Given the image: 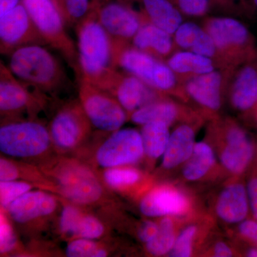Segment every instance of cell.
Returning a JSON list of instances; mask_svg holds the SVG:
<instances>
[{"label":"cell","mask_w":257,"mask_h":257,"mask_svg":"<svg viewBox=\"0 0 257 257\" xmlns=\"http://www.w3.org/2000/svg\"><path fill=\"white\" fill-rule=\"evenodd\" d=\"M79 80L99 87L115 69L112 39L98 20L95 11L76 25Z\"/></svg>","instance_id":"obj_1"},{"label":"cell","mask_w":257,"mask_h":257,"mask_svg":"<svg viewBox=\"0 0 257 257\" xmlns=\"http://www.w3.org/2000/svg\"><path fill=\"white\" fill-rule=\"evenodd\" d=\"M209 121L206 140L214 147L225 177H244L257 157L253 139L232 118L219 116Z\"/></svg>","instance_id":"obj_2"},{"label":"cell","mask_w":257,"mask_h":257,"mask_svg":"<svg viewBox=\"0 0 257 257\" xmlns=\"http://www.w3.org/2000/svg\"><path fill=\"white\" fill-rule=\"evenodd\" d=\"M8 56V67L15 77L42 94L56 92L67 82L63 66L43 45H26Z\"/></svg>","instance_id":"obj_3"},{"label":"cell","mask_w":257,"mask_h":257,"mask_svg":"<svg viewBox=\"0 0 257 257\" xmlns=\"http://www.w3.org/2000/svg\"><path fill=\"white\" fill-rule=\"evenodd\" d=\"M114 63L157 92L184 102L183 85L165 61L142 52L131 44L115 42Z\"/></svg>","instance_id":"obj_4"},{"label":"cell","mask_w":257,"mask_h":257,"mask_svg":"<svg viewBox=\"0 0 257 257\" xmlns=\"http://www.w3.org/2000/svg\"><path fill=\"white\" fill-rule=\"evenodd\" d=\"M140 197L139 209L146 217L194 218L207 212L195 193L178 180L152 184Z\"/></svg>","instance_id":"obj_5"},{"label":"cell","mask_w":257,"mask_h":257,"mask_svg":"<svg viewBox=\"0 0 257 257\" xmlns=\"http://www.w3.org/2000/svg\"><path fill=\"white\" fill-rule=\"evenodd\" d=\"M202 27L211 37L228 68L235 69L257 58L254 37L238 20L209 18Z\"/></svg>","instance_id":"obj_6"},{"label":"cell","mask_w":257,"mask_h":257,"mask_svg":"<svg viewBox=\"0 0 257 257\" xmlns=\"http://www.w3.org/2000/svg\"><path fill=\"white\" fill-rule=\"evenodd\" d=\"M47 45L60 52L77 73L78 53L66 31V23L54 0H22Z\"/></svg>","instance_id":"obj_7"},{"label":"cell","mask_w":257,"mask_h":257,"mask_svg":"<svg viewBox=\"0 0 257 257\" xmlns=\"http://www.w3.org/2000/svg\"><path fill=\"white\" fill-rule=\"evenodd\" d=\"M235 69H216L184 82L185 104L194 108L207 121L220 116L228 84Z\"/></svg>","instance_id":"obj_8"},{"label":"cell","mask_w":257,"mask_h":257,"mask_svg":"<svg viewBox=\"0 0 257 257\" xmlns=\"http://www.w3.org/2000/svg\"><path fill=\"white\" fill-rule=\"evenodd\" d=\"M49 174L55 180L57 191L71 202L94 204L102 196V187L94 172L77 161H60L51 167Z\"/></svg>","instance_id":"obj_9"},{"label":"cell","mask_w":257,"mask_h":257,"mask_svg":"<svg viewBox=\"0 0 257 257\" xmlns=\"http://www.w3.org/2000/svg\"><path fill=\"white\" fill-rule=\"evenodd\" d=\"M50 131L35 121H13L0 128V150L7 156L34 158L42 156L50 148Z\"/></svg>","instance_id":"obj_10"},{"label":"cell","mask_w":257,"mask_h":257,"mask_svg":"<svg viewBox=\"0 0 257 257\" xmlns=\"http://www.w3.org/2000/svg\"><path fill=\"white\" fill-rule=\"evenodd\" d=\"M79 101L91 124L101 131L114 133L126 122L127 112L109 92L79 80Z\"/></svg>","instance_id":"obj_11"},{"label":"cell","mask_w":257,"mask_h":257,"mask_svg":"<svg viewBox=\"0 0 257 257\" xmlns=\"http://www.w3.org/2000/svg\"><path fill=\"white\" fill-rule=\"evenodd\" d=\"M145 157L141 133L134 128L114 132L98 149L96 160L103 168L135 165Z\"/></svg>","instance_id":"obj_12"},{"label":"cell","mask_w":257,"mask_h":257,"mask_svg":"<svg viewBox=\"0 0 257 257\" xmlns=\"http://www.w3.org/2000/svg\"><path fill=\"white\" fill-rule=\"evenodd\" d=\"M210 214L215 220L229 226L248 219L251 213L244 177L226 178L213 198Z\"/></svg>","instance_id":"obj_13"},{"label":"cell","mask_w":257,"mask_h":257,"mask_svg":"<svg viewBox=\"0 0 257 257\" xmlns=\"http://www.w3.org/2000/svg\"><path fill=\"white\" fill-rule=\"evenodd\" d=\"M47 45L23 3L0 18V52L9 55L20 47Z\"/></svg>","instance_id":"obj_14"},{"label":"cell","mask_w":257,"mask_h":257,"mask_svg":"<svg viewBox=\"0 0 257 257\" xmlns=\"http://www.w3.org/2000/svg\"><path fill=\"white\" fill-rule=\"evenodd\" d=\"M99 88L114 96L128 116L139 108L165 95L149 87L141 79L115 69Z\"/></svg>","instance_id":"obj_15"},{"label":"cell","mask_w":257,"mask_h":257,"mask_svg":"<svg viewBox=\"0 0 257 257\" xmlns=\"http://www.w3.org/2000/svg\"><path fill=\"white\" fill-rule=\"evenodd\" d=\"M91 124L80 101H72L54 116L50 124L51 138L61 150H72L89 135Z\"/></svg>","instance_id":"obj_16"},{"label":"cell","mask_w":257,"mask_h":257,"mask_svg":"<svg viewBox=\"0 0 257 257\" xmlns=\"http://www.w3.org/2000/svg\"><path fill=\"white\" fill-rule=\"evenodd\" d=\"M44 94L33 92L13 74L1 60L0 62V111L2 116L11 117L23 111L40 107L43 104Z\"/></svg>","instance_id":"obj_17"},{"label":"cell","mask_w":257,"mask_h":257,"mask_svg":"<svg viewBox=\"0 0 257 257\" xmlns=\"http://www.w3.org/2000/svg\"><path fill=\"white\" fill-rule=\"evenodd\" d=\"M207 121L199 116L176 125L162 156L160 172L162 175L176 174L192 155L196 145V135Z\"/></svg>","instance_id":"obj_18"},{"label":"cell","mask_w":257,"mask_h":257,"mask_svg":"<svg viewBox=\"0 0 257 257\" xmlns=\"http://www.w3.org/2000/svg\"><path fill=\"white\" fill-rule=\"evenodd\" d=\"M199 116H202L192 106L172 96L163 95L139 108L128 118L142 126L152 121H162L171 127Z\"/></svg>","instance_id":"obj_19"},{"label":"cell","mask_w":257,"mask_h":257,"mask_svg":"<svg viewBox=\"0 0 257 257\" xmlns=\"http://www.w3.org/2000/svg\"><path fill=\"white\" fill-rule=\"evenodd\" d=\"M94 10L101 26L120 43H131L144 21L141 13L118 3H107Z\"/></svg>","instance_id":"obj_20"},{"label":"cell","mask_w":257,"mask_h":257,"mask_svg":"<svg viewBox=\"0 0 257 257\" xmlns=\"http://www.w3.org/2000/svg\"><path fill=\"white\" fill-rule=\"evenodd\" d=\"M226 97L234 110L245 116H253L257 107V58L233 72Z\"/></svg>","instance_id":"obj_21"},{"label":"cell","mask_w":257,"mask_h":257,"mask_svg":"<svg viewBox=\"0 0 257 257\" xmlns=\"http://www.w3.org/2000/svg\"><path fill=\"white\" fill-rule=\"evenodd\" d=\"M179 173L178 181L184 184L199 183L225 177L215 150L207 140L196 143L192 155Z\"/></svg>","instance_id":"obj_22"},{"label":"cell","mask_w":257,"mask_h":257,"mask_svg":"<svg viewBox=\"0 0 257 257\" xmlns=\"http://www.w3.org/2000/svg\"><path fill=\"white\" fill-rule=\"evenodd\" d=\"M215 219L209 212L188 221L179 232L175 246L168 256H199L208 239L215 231Z\"/></svg>","instance_id":"obj_23"},{"label":"cell","mask_w":257,"mask_h":257,"mask_svg":"<svg viewBox=\"0 0 257 257\" xmlns=\"http://www.w3.org/2000/svg\"><path fill=\"white\" fill-rule=\"evenodd\" d=\"M57 207V199L48 193L29 191L12 203L7 210L15 222L25 224L50 215Z\"/></svg>","instance_id":"obj_24"},{"label":"cell","mask_w":257,"mask_h":257,"mask_svg":"<svg viewBox=\"0 0 257 257\" xmlns=\"http://www.w3.org/2000/svg\"><path fill=\"white\" fill-rule=\"evenodd\" d=\"M132 45L142 52L165 62L174 52L179 50L176 46L173 35L145 19L132 40Z\"/></svg>","instance_id":"obj_25"},{"label":"cell","mask_w":257,"mask_h":257,"mask_svg":"<svg viewBox=\"0 0 257 257\" xmlns=\"http://www.w3.org/2000/svg\"><path fill=\"white\" fill-rule=\"evenodd\" d=\"M166 62L182 84L189 79L217 69L210 59L189 51H176Z\"/></svg>","instance_id":"obj_26"},{"label":"cell","mask_w":257,"mask_h":257,"mask_svg":"<svg viewBox=\"0 0 257 257\" xmlns=\"http://www.w3.org/2000/svg\"><path fill=\"white\" fill-rule=\"evenodd\" d=\"M103 177L104 182L111 188L135 193L139 196L153 184L142 171L128 166L106 169Z\"/></svg>","instance_id":"obj_27"},{"label":"cell","mask_w":257,"mask_h":257,"mask_svg":"<svg viewBox=\"0 0 257 257\" xmlns=\"http://www.w3.org/2000/svg\"><path fill=\"white\" fill-rule=\"evenodd\" d=\"M194 218L161 217L158 221L159 230L156 236L150 242L145 243L147 253L153 256L170 254L182 227Z\"/></svg>","instance_id":"obj_28"},{"label":"cell","mask_w":257,"mask_h":257,"mask_svg":"<svg viewBox=\"0 0 257 257\" xmlns=\"http://www.w3.org/2000/svg\"><path fill=\"white\" fill-rule=\"evenodd\" d=\"M140 12L147 21L174 35L182 24V14L170 0H142Z\"/></svg>","instance_id":"obj_29"},{"label":"cell","mask_w":257,"mask_h":257,"mask_svg":"<svg viewBox=\"0 0 257 257\" xmlns=\"http://www.w3.org/2000/svg\"><path fill=\"white\" fill-rule=\"evenodd\" d=\"M144 153L147 164L152 168L158 159L163 156L171 133L170 126L162 121H152L143 125L141 130Z\"/></svg>","instance_id":"obj_30"},{"label":"cell","mask_w":257,"mask_h":257,"mask_svg":"<svg viewBox=\"0 0 257 257\" xmlns=\"http://www.w3.org/2000/svg\"><path fill=\"white\" fill-rule=\"evenodd\" d=\"M63 17L64 22L69 26H76L90 13L89 0H54Z\"/></svg>","instance_id":"obj_31"},{"label":"cell","mask_w":257,"mask_h":257,"mask_svg":"<svg viewBox=\"0 0 257 257\" xmlns=\"http://www.w3.org/2000/svg\"><path fill=\"white\" fill-rule=\"evenodd\" d=\"M66 255L69 257H102L106 256L107 252L92 239L77 238L67 245Z\"/></svg>","instance_id":"obj_32"},{"label":"cell","mask_w":257,"mask_h":257,"mask_svg":"<svg viewBox=\"0 0 257 257\" xmlns=\"http://www.w3.org/2000/svg\"><path fill=\"white\" fill-rule=\"evenodd\" d=\"M201 256L231 257L239 256L234 243L216 237L214 233L201 251Z\"/></svg>","instance_id":"obj_33"},{"label":"cell","mask_w":257,"mask_h":257,"mask_svg":"<svg viewBox=\"0 0 257 257\" xmlns=\"http://www.w3.org/2000/svg\"><path fill=\"white\" fill-rule=\"evenodd\" d=\"M104 233V225L95 216L84 214L80 216L74 230V237L94 239Z\"/></svg>","instance_id":"obj_34"},{"label":"cell","mask_w":257,"mask_h":257,"mask_svg":"<svg viewBox=\"0 0 257 257\" xmlns=\"http://www.w3.org/2000/svg\"><path fill=\"white\" fill-rule=\"evenodd\" d=\"M31 184L20 181L0 182V200L2 209H8L10 204L25 193L31 190Z\"/></svg>","instance_id":"obj_35"},{"label":"cell","mask_w":257,"mask_h":257,"mask_svg":"<svg viewBox=\"0 0 257 257\" xmlns=\"http://www.w3.org/2000/svg\"><path fill=\"white\" fill-rule=\"evenodd\" d=\"M202 30V26L193 23H182L173 35L177 49L190 51Z\"/></svg>","instance_id":"obj_36"},{"label":"cell","mask_w":257,"mask_h":257,"mask_svg":"<svg viewBox=\"0 0 257 257\" xmlns=\"http://www.w3.org/2000/svg\"><path fill=\"white\" fill-rule=\"evenodd\" d=\"M182 15L194 18L204 16L209 11L211 0H170Z\"/></svg>","instance_id":"obj_37"},{"label":"cell","mask_w":257,"mask_h":257,"mask_svg":"<svg viewBox=\"0 0 257 257\" xmlns=\"http://www.w3.org/2000/svg\"><path fill=\"white\" fill-rule=\"evenodd\" d=\"M83 212L78 208L72 205H66L60 214V230L61 233L66 236L74 237V230L77 221Z\"/></svg>","instance_id":"obj_38"},{"label":"cell","mask_w":257,"mask_h":257,"mask_svg":"<svg viewBox=\"0 0 257 257\" xmlns=\"http://www.w3.org/2000/svg\"><path fill=\"white\" fill-rule=\"evenodd\" d=\"M234 233L235 239L257 247V220L256 219L248 218L241 221L235 226Z\"/></svg>","instance_id":"obj_39"},{"label":"cell","mask_w":257,"mask_h":257,"mask_svg":"<svg viewBox=\"0 0 257 257\" xmlns=\"http://www.w3.org/2000/svg\"><path fill=\"white\" fill-rule=\"evenodd\" d=\"M246 189L249 202L250 213L253 219L257 220V157L247 172Z\"/></svg>","instance_id":"obj_40"},{"label":"cell","mask_w":257,"mask_h":257,"mask_svg":"<svg viewBox=\"0 0 257 257\" xmlns=\"http://www.w3.org/2000/svg\"><path fill=\"white\" fill-rule=\"evenodd\" d=\"M0 221V251L1 253H6L14 249L17 244V238L9 221L3 214Z\"/></svg>","instance_id":"obj_41"},{"label":"cell","mask_w":257,"mask_h":257,"mask_svg":"<svg viewBox=\"0 0 257 257\" xmlns=\"http://www.w3.org/2000/svg\"><path fill=\"white\" fill-rule=\"evenodd\" d=\"M159 230L158 221L145 220L138 226L137 235L143 243H147L152 241L156 236Z\"/></svg>","instance_id":"obj_42"},{"label":"cell","mask_w":257,"mask_h":257,"mask_svg":"<svg viewBox=\"0 0 257 257\" xmlns=\"http://www.w3.org/2000/svg\"><path fill=\"white\" fill-rule=\"evenodd\" d=\"M20 175L19 168L13 162L5 158L0 160V181L7 182V181L18 180Z\"/></svg>","instance_id":"obj_43"},{"label":"cell","mask_w":257,"mask_h":257,"mask_svg":"<svg viewBox=\"0 0 257 257\" xmlns=\"http://www.w3.org/2000/svg\"><path fill=\"white\" fill-rule=\"evenodd\" d=\"M22 0H0V18L18 7Z\"/></svg>","instance_id":"obj_44"},{"label":"cell","mask_w":257,"mask_h":257,"mask_svg":"<svg viewBox=\"0 0 257 257\" xmlns=\"http://www.w3.org/2000/svg\"><path fill=\"white\" fill-rule=\"evenodd\" d=\"M235 0H211V5H216L219 7H226L232 4Z\"/></svg>","instance_id":"obj_45"},{"label":"cell","mask_w":257,"mask_h":257,"mask_svg":"<svg viewBox=\"0 0 257 257\" xmlns=\"http://www.w3.org/2000/svg\"><path fill=\"white\" fill-rule=\"evenodd\" d=\"M253 117H254V119L256 120L257 121V107L256 109V110L254 111V114H253Z\"/></svg>","instance_id":"obj_46"},{"label":"cell","mask_w":257,"mask_h":257,"mask_svg":"<svg viewBox=\"0 0 257 257\" xmlns=\"http://www.w3.org/2000/svg\"><path fill=\"white\" fill-rule=\"evenodd\" d=\"M253 3H254V5L257 7V0H253Z\"/></svg>","instance_id":"obj_47"}]
</instances>
